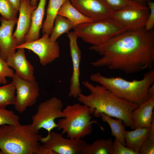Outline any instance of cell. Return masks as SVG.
I'll list each match as a JSON object with an SVG mask.
<instances>
[{
	"label": "cell",
	"mask_w": 154,
	"mask_h": 154,
	"mask_svg": "<svg viewBox=\"0 0 154 154\" xmlns=\"http://www.w3.org/2000/svg\"><path fill=\"white\" fill-rule=\"evenodd\" d=\"M113 154H137L132 150L124 145L118 140L115 138L113 143Z\"/></svg>",
	"instance_id": "30"
},
{
	"label": "cell",
	"mask_w": 154,
	"mask_h": 154,
	"mask_svg": "<svg viewBox=\"0 0 154 154\" xmlns=\"http://www.w3.org/2000/svg\"><path fill=\"white\" fill-rule=\"evenodd\" d=\"M36 154H55L54 153L43 145H40Z\"/></svg>",
	"instance_id": "33"
},
{
	"label": "cell",
	"mask_w": 154,
	"mask_h": 154,
	"mask_svg": "<svg viewBox=\"0 0 154 154\" xmlns=\"http://www.w3.org/2000/svg\"><path fill=\"white\" fill-rule=\"evenodd\" d=\"M58 15L69 20L74 27L79 24L93 21L78 11L72 5L70 0H67L63 3L58 11Z\"/></svg>",
	"instance_id": "20"
},
{
	"label": "cell",
	"mask_w": 154,
	"mask_h": 154,
	"mask_svg": "<svg viewBox=\"0 0 154 154\" xmlns=\"http://www.w3.org/2000/svg\"><path fill=\"white\" fill-rule=\"evenodd\" d=\"M15 91L16 86L13 80L11 83L0 87V107L5 108L9 105H14Z\"/></svg>",
	"instance_id": "25"
},
{
	"label": "cell",
	"mask_w": 154,
	"mask_h": 154,
	"mask_svg": "<svg viewBox=\"0 0 154 154\" xmlns=\"http://www.w3.org/2000/svg\"><path fill=\"white\" fill-rule=\"evenodd\" d=\"M150 128H141L132 131H125V146L137 154H139L140 149L149 134Z\"/></svg>",
	"instance_id": "19"
},
{
	"label": "cell",
	"mask_w": 154,
	"mask_h": 154,
	"mask_svg": "<svg viewBox=\"0 0 154 154\" xmlns=\"http://www.w3.org/2000/svg\"><path fill=\"white\" fill-rule=\"evenodd\" d=\"M100 117L103 121L107 123L109 125L112 135L114 136L115 138L125 146V126L123 124L122 120L119 118L117 119H112L104 113L102 114Z\"/></svg>",
	"instance_id": "23"
},
{
	"label": "cell",
	"mask_w": 154,
	"mask_h": 154,
	"mask_svg": "<svg viewBox=\"0 0 154 154\" xmlns=\"http://www.w3.org/2000/svg\"><path fill=\"white\" fill-rule=\"evenodd\" d=\"M0 20V56L7 61L16 52V41L13 31L18 19L8 20L1 17Z\"/></svg>",
	"instance_id": "14"
},
{
	"label": "cell",
	"mask_w": 154,
	"mask_h": 154,
	"mask_svg": "<svg viewBox=\"0 0 154 154\" xmlns=\"http://www.w3.org/2000/svg\"><path fill=\"white\" fill-rule=\"evenodd\" d=\"M89 49L102 56L91 63L93 66L105 67L125 74L154 69V31L144 27L127 31L104 44Z\"/></svg>",
	"instance_id": "1"
},
{
	"label": "cell",
	"mask_w": 154,
	"mask_h": 154,
	"mask_svg": "<svg viewBox=\"0 0 154 154\" xmlns=\"http://www.w3.org/2000/svg\"><path fill=\"white\" fill-rule=\"evenodd\" d=\"M40 141L55 154H83L89 144L82 139L65 138L61 133L52 131L46 136L41 137Z\"/></svg>",
	"instance_id": "9"
},
{
	"label": "cell",
	"mask_w": 154,
	"mask_h": 154,
	"mask_svg": "<svg viewBox=\"0 0 154 154\" xmlns=\"http://www.w3.org/2000/svg\"><path fill=\"white\" fill-rule=\"evenodd\" d=\"M133 0L139 2L145 5H147L146 4L144 0Z\"/></svg>",
	"instance_id": "37"
},
{
	"label": "cell",
	"mask_w": 154,
	"mask_h": 154,
	"mask_svg": "<svg viewBox=\"0 0 154 154\" xmlns=\"http://www.w3.org/2000/svg\"><path fill=\"white\" fill-rule=\"evenodd\" d=\"M12 78L16 91L15 108L17 111L22 113L28 107L32 106L36 103L39 96L38 84L36 81L24 80L15 74Z\"/></svg>",
	"instance_id": "11"
},
{
	"label": "cell",
	"mask_w": 154,
	"mask_h": 154,
	"mask_svg": "<svg viewBox=\"0 0 154 154\" xmlns=\"http://www.w3.org/2000/svg\"><path fill=\"white\" fill-rule=\"evenodd\" d=\"M49 35L43 34L37 40L25 42L15 47L26 48L31 50L38 56L40 64L43 66L51 63L60 56V48L58 42L50 40Z\"/></svg>",
	"instance_id": "10"
},
{
	"label": "cell",
	"mask_w": 154,
	"mask_h": 154,
	"mask_svg": "<svg viewBox=\"0 0 154 154\" xmlns=\"http://www.w3.org/2000/svg\"><path fill=\"white\" fill-rule=\"evenodd\" d=\"M78 11L93 21L110 17L113 11L105 0H70Z\"/></svg>",
	"instance_id": "12"
},
{
	"label": "cell",
	"mask_w": 154,
	"mask_h": 154,
	"mask_svg": "<svg viewBox=\"0 0 154 154\" xmlns=\"http://www.w3.org/2000/svg\"><path fill=\"white\" fill-rule=\"evenodd\" d=\"M13 5L16 11L18 12L22 0H9Z\"/></svg>",
	"instance_id": "34"
},
{
	"label": "cell",
	"mask_w": 154,
	"mask_h": 154,
	"mask_svg": "<svg viewBox=\"0 0 154 154\" xmlns=\"http://www.w3.org/2000/svg\"><path fill=\"white\" fill-rule=\"evenodd\" d=\"M147 92L150 98L154 97V84L149 88Z\"/></svg>",
	"instance_id": "35"
},
{
	"label": "cell",
	"mask_w": 154,
	"mask_h": 154,
	"mask_svg": "<svg viewBox=\"0 0 154 154\" xmlns=\"http://www.w3.org/2000/svg\"><path fill=\"white\" fill-rule=\"evenodd\" d=\"M154 97H152L133 110L132 117L134 129L151 127L154 119Z\"/></svg>",
	"instance_id": "17"
},
{
	"label": "cell",
	"mask_w": 154,
	"mask_h": 154,
	"mask_svg": "<svg viewBox=\"0 0 154 154\" xmlns=\"http://www.w3.org/2000/svg\"><path fill=\"white\" fill-rule=\"evenodd\" d=\"M17 12L9 0H0V14L1 17L8 20L17 18Z\"/></svg>",
	"instance_id": "27"
},
{
	"label": "cell",
	"mask_w": 154,
	"mask_h": 154,
	"mask_svg": "<svg viewBox=\"0 0 154 154\" xmlns=\"http://www.w3.org/2000/svg\"><path fill=\"white\" fill-rule=\"evenodd\" d=\"M38 0H30L31 4L32 6H37V1Z\"/></svg>",
	"instance_id": "36"
},
{
	"label": "cell",
	"mask_w": 154,
	"mask_h": 154,
	"mask_svg": "<svg viewBox=\"0 0 154 154\" xmlns=\"http://www.w3.org/2000/svg\"><path fill=\"white\" fill-rule=\"evenodd\" d=\"M146 4L150 9V13L144 27L147 31L153 29L154 26V2L153 1H148Z\"/></svg>",
	"instance_id": "32"
},
{
	"label": "cell",
	"mask_w": 154,
	"mask_h": 154,
	"mask_svg": "<svg viewBox=\"0 0 154 154\" xmlns=\"http://www.w3.org/2000/svg\"><path fill=\"white\" fill-rule=\"evenodd\" d=\"M144 0L145 1V0Z\"/></svg>",
	"instance_id": "39"
},
{
	"label": "cell",
	"mask_w": 154,
	"mask_h": 154,
	"mask_svg": "<svg viewBox=\"0 0 154 154\" xmlns=\"http://www.w3.org/2000/svg\"><path fill=\"white\" fill-rule=\"evenodd\" d=\"M90 79L117 97L139 106L151 98L147 90L154 84V69L149 70L139 80L129 81L120 76L108 77L99 72L91 75Z\"/></svg>",
	"instance_id": "3"
},
{
	"label": "cell",
	"mask_w": 154,
	"mask_h": 154,
	"mask_svg": "<svg viewBox=\"0 0 154 154\" xmlns=\"http://www.w3.org/2000/svg\"><path fill=\"white\" fill-rule=\"evenodd\" d=\"M67 36L69 40L70 54L72 64V73L70 79L69 97L77 98L82 93L80 82V64L81 52L78 44V38L74 32H69Z\"/></svg>",
	"instance_id": "13"
},
{
	"label": "cell",
	"mask_w": 154,
	"mask_h": 154,
	"mask_svg": "<svg viewBox=\"0 0 154 154\" xmlns=\"http://www.w3.org/2000/svg\"><path fill=\"white\" fill-rule=\"evenodd\" d=\"M113 12L121 9L131 3L133 0H105Z\"/></svg>",
	"instance_id": "31"
},
{
	"label": "cell",
	"mask_w": 154,
	"mask_h": 154,
	"mask_svg": "<svg viewBox=\"0 0 154 154\" xmlns=\"http://www.w3.org/2000/svg\"><path fill=\"white\" fill-rule=\"evenodd\" d=\"M37 7L31 5L30 0L21 1L19 11V15L17 22V27L13 34L16 40V47L25 43V37L31 26L32 13Z\"/></svg>",
	"instance_id": "15"
},
{
	"label": "cell",
	"mask_w": 154,
	"mask_h": 154,
	"mask_svg": "<svg viewBox=\"0 0 154 154\" xmlns=\"http://www.w3.org/2000/svg\"><path fill=\"white\" fill-rule=\"evenodd\" d=\"M64 117L58 121V130L61 134H66L67 138L82 139L90 135L92 131V125L96 123L103 128L96 120L91 119L92 117L89 108L79 103L68 105L63 110Z\"/></svg>",
	"instance_id": "5"
},
{
	"label": "cell",
	"mask_w": 154,
	"mask_h": 154,
	"mask_svg": "<svg viewBox=\"0 0 154 154\" xmlns=\"http://www.w3.org/2000/svg\"><path fill=\"white\" fill-rule=\"evenodd\" d=\"M82 83L90 94L85 95L81 93L77 98L89 108L92 115L99 117L104 113L111 117L121 119L125 127L134 129L132 114L138 105L117 97L101 85L94 86L87 80Z\"/></svg>",
	"instance_id": "2"
},
{
	"label": "cell",
	"mask_w": 154,
	"mask_h": 154,
	"mask_svg": "<svg viewBox=\"0 0 154 154\" xmlns=\"http://www.w3.org/2000/svg\"><path fill=\"white\" fill-rule=\"evenodd\" d=\"M149 13L147 5L133 1L128 5L113 12L110 17L121 24L127 31L136 30L144 27Z\"/></svg>",
	"instance_id": "8"
},
{
	"label": "cell",
	"mask_w": 154,
	"mask_h": 154,
	"mask_svg": "<svg viewBox=\"0 0 154 154\" xmlns=\"http://www.w3.org/2000/svg\"><path fill=\"white\" fill-rule=\"evenodd\" d=\"M0 154H1V151H0Z\"/></svg>",
	"instance_id": "38"
},
{
	"label": "cell",
	"mask_w": 154,
	"mask_h": 154,
	"mask_svg": "<svg viewBox=\"0 0 154 154\" xmlns=\"http://www.w3.org/2000/svg\"><path fill=\"white\" fill-rule=\"evenodd\" d=\"M154 154V119L149 134L142 145L139 154Z\"/></svg>",
	"instance_id": "28"
},
{
	"label": "cell",
	"mask_w": 154,
	"mask_h": 154,
	"mask_svg": "<svg viewBox=\"0 0 154 154\" xmlns=\"http://www.w3.org/2000/svg\"><path fill=\"white\" fill-rule=\"evenodd\" d=\"M113 143L110 138L98 139L86 146L83 154H113Z\"/></svg>",
	"instance_id": "22"
},
{
	"label": "cell",
	"mask_w": 154,
	"mask_h": 154,
	"mask_svg": "<svg viewBox=\"0 0 154 154\" xmlns=\"http://www.w3.org/2000/svg\"><path fill=\"white\" fill-rule=\"evenodd\" d=\"M46 1L40 0L38 7L33 12L31 26L25 37V43L31 42L39 38L40 31L42 27Z\"/></svg>",
	"instance_id": "18"
},
{
	"label": "cell",
	"mask_w": 154,
	"mask_h": 154,
	"mask_svg": "<svg viewBox=\"0 0 154 154\" xmlns=\"http://www.w3.org/2000/svg\"><path fill=\"white\" fill-rule=\"evenodd\" d=\"M63 104L60 99L53 97L41 102L38 107L36 114L32 117V123L30 128L33 133H38L42 128L47 131L48 133L58 126L55 120L63 117Z\"/></svg>",
	"instance_id": "7"
},
{
	"label": "cell",
	"mask_w": 154,
	"mask_h": 154,
	"mask_svg": "<svg viewBox=\"0 0 154 154\" xmlns=\"http://www.w3.org/2000/svg\"><path fill=\"white\" fill-rule=\"evenodd\" d=\"M20 118L12 111L0 107V126L5 124L20 125Z\"/></svg>",
	"instance_id": "26"
},
{
	"label": "cell",
	"mask_w": 154,
	"mask_h": 154,
	"mask_svg": "<svg viewBox=\"0 0 154 154\" xmlns=\"http://www.w3.org/2000/svg\"><path fill=\"white\" fill-rule=\"evenodd\" d=\"M42 136L33 133L30 124L0 126L2 154H36Z\"/></svg>",
	"instance_id": "4"
},
{
	"label": "cell",
	"mask_w": 154,
	"mask_h": 154,
	"mask_svg": "<svg viewBox=\"0 0 154 154\" xmlns=\"http://www.w3.org/2000/svg\"><path fill=\"white\" fill-rule=\"evenodd\" d=\"M6 61L0 56V84H5L7 82L6 77L12 78L14 75L13 70L10 68Z\"/></svg>",
	"instance_id": "29"
},
{
	"label": "cell",
	"mask_w": 154,
	"mask_h": 154,
	"mask_svg": "<svg viewBox=\"0 0 154 154\" xmlns=\"http://www.w3.org/2000/svg\"><path fill=\"white\" fill-rule=\"evenodd\" d=\"M74 29L73 32L78 37L95 46L104 44L127 31L121 24L111 17L102 21L82 23Z\"/></svg>",
	"instance_id": "6"
},
{
	"label": "cell",
	"mask_w": 154,
	"mask_h": 154,
	"mask_svg": "<svg viewBox=\"0 0 154 154\" xmlns=\"http://www.w3.org/2000/svg\"><path fill=\"white\" fill-rule=\"evenodd\" d=\"M67 0H49L46 19L42 25V32L50 35L52 31L55 19L63 3Z\"/></svg>",
	"instance_id": "21"
},
{
	"label": "cell",
	"mask_w": 154,
	"mask_h": 154,
	"mask_svg": "<svg viewBox=\"0 0 154 154\" xmlns=\"http://www.w3.org/2000/svg\"><path fill=\"white\" fill-rule=\"evenodd\" d=\"M6 61L10 67L15 70V74L20 78L29 82L36 81L34 67L26 58L25 48H18L17 51Z\"/></svg>",
	"instance_id": "16"
},
{
	"label": "cell",
	"mask_w": 154,
	"mask_h": 154,
	"mask_svg": "<svg viewBox=\"0 0 154 154\" xmlns=\"http://www.w3.org/2000/svg\"><path fill=\"white\" fill-rule=\"evenodd\" d=\"M54 23V25L50 37V40L52 42L56 41L61 35L68 33L70 29L74 28V26L69 20L59 15L56 17Z\"/></svg>",
	"instance_id": "24"
}]
</instances>
